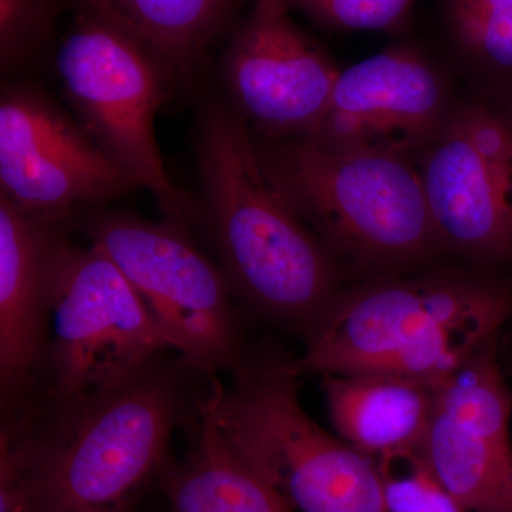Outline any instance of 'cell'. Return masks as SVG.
I'll return each mask as SVG.
<instances>
[{"mask_svg":"<svg viewBox=\"0 0 512 512\" xmlns=\"http://www.w3.org/2000/svg\"><path fill=\"white\" fill-rule=\"evenodd\" d=\"M50 393L55 402L130 382L170 349L140 296L93 245L64 237L50 275Z\"/></svg>","mask_w":512,"mask_h":512,"instance_id":"obj_8","label":"cell"},{"mask_svg":"<svg viewBox=\"0 0 512 512\" xmlns=\"http://www.w3.org/2000/svg\"><path fill=\"white\" fill-rule=\"evenodd\" d=\"M194 410L190 453L165 477L173 512L295 511L222 439L211 390L194 400Z\"/></svg>","mask_w":512,"mask_h":512,"instance_id":"obj_15","label":"cell"},{"mask_svg":"<svg viewBox=\"0 0 512 512\" xmlns=\"http://www.w3.org/2000/svg\"><path fill=\"white\" fill-rule=\"evenodd\" d=\"M454 46L485 79H512V0H441Z\"/></svg>","mask_w":512,"mask_h":512,"instance_id":"obj_18","label":"cell"},{"mask_svg":"<svg viewBox=\"0 0 512 512\" xmlns=\"http://www.w3.org/2000/svg\"><path fill=\"white\" fill-rule=\"evenodd\" d=\"M56 0H0V66L25 67L39 55L55 20Z\"/></svg>","mask_w":512,"mask_h":512,"instance_id":"obj_21","label":"cell"},{"mask_svg":"<svg viewBox=\"0 0 512 512\" xmlns=\"http://www.w3.org/2000/svg\"><path fill=\"white\" fill-rule=\"evenodd\" d=\"M239 0H76L77 12L119 23L153 47L188 80L200 67L215 37Z\"/></svg>","mask_w":512,"mask_h":512,"instance_id":"obj_17","label":"cell"},{"mask_svg":"<svg viewBox=\"0 0 512 512\" xmlns=\"http://www.w3.org/2000/svg\"><path fill=\"white\" fill-rule=\"evenodd\" d=\"M447 73L419 47L397 43L340 70L322 119L306 140L417 157L456 104Z\"/></svg>","mask_w":512,"mask_h":512,"instance_id":"obj_12","label":"cell"},{"mask_svg":"<svg viewBox=\"0 0 512 512\" xmlns=\"http://www.w3.org/2000/svg\"><path fill=\"white\" fill-rule=\"evenodd\" d=\"M387 512H467L420 451L379 460Z\"/></svg>","mask_w":512,"mask_h":512,"instance_id":"obj_19","label":"cell"},{"mask_svg":"<svg viewBox=\"0 0 512 512\" xmlns=\"http://www.w3.org/2000/svg\"><path fill=\"white\" fill-rule=\"evenodd\" d=\"M200 215L232 291L309 335L338 295V262L266 174L255 134L225 101L195 127Z\"/></svg>","mask_w":512,"mask_h":512,"instance_id":"obj_1","label":"cell"},{"mask_svg":"<svg viewBox=\"0 0 512 512\" xmlns=\"http://www.w3.org/2000/svg\"><path fill=\"white\" fill-rule=\"evenodd\" d=\"M225 389L212 380L222 439L301 512H387L375 458L332 436L299 403L295 360L244 355Z\"/></svg>","mask_w":512,"mask_h":512,"instance_id":"obj_5","label":"cell"},{"mask_svg":"<svg viewBox=\"0 0 512 512\" xmlns=\"http://www.w3.org/2000/svg\"><path fill=\"white\" fill-rule=\"evenodd\" d=\"M421 454L467 512H512L510 427L434 407Z\"/></svg>","mask_w":512,"mask_h":512,"instance_id":"obj_16","label":"cell"},{"mask_svg":"<svg viewBox=\"0 0 512 512\" xmlns=\"http://www.w3.org/2000/svg\"><path fill=\"white\" fill-rule=\"evenodd\" d=\"M291 12L286 0H255L222 63L229 106L261 140L308 136L340 73Z\"/></svg>","mask_w":512,"mask_h":512,"instance_id":"obj_11","label":"cell"},{"mask_svg":"<svg viewBox=\"0 0 512 512\" xmlns=\"http://www.w3.org/2000/svg\"><path fill=\"white\" fill-rule=\"evenodd\" d=\"M128 508H117V510H101V511H90V512H127Z\"/></svg>","mask_w":512,"mask_h":512,"instance_id":"obj_22","label":"cell"},{"mask_svg":"<svg viewBox=\"0 0 512 512\" xmlns=\"http://www.w3.org/2000/svg\"><path fill=\"white\" fill-rule=\"evenodd\" d=\"M56 70L73 116L101 150L156 197L167 220L188 227L194 207L171 183L156 136L158 111L180 82L173 67L119 23L77 12Z\"/></svg>","mask_w":512,"mask_h":512,"instance_id":"obj_6","label":"cell"},{"mask_svg":"<svg viewBox=\"0 0 512 512\" xmlns=\"http://www.w3.org/2000/svg\"><path fill=\"white\" fill-rule=\"evenodd\" d=\"M323 393L339 437L375 458L407 456L423 447L437 384L386 372L323 375Z\"/></svg>","mask_w":512,"mask_h":512,"instance_id":"obj_14","label":"cell"},{"mask_svg":"<svg viewBox=\"0 0 512 512\" xmlns=\"http://www.w3.org/2000/svg\"><path fill=\"white\" fill-rule=\"evenodd\" d=\"M72 114L30 83L0 99V195L20 210L74 221L137 190Z\"/></svg>","mask_w":512,"mask_h":512,"instance_id":"obj_10","label":"cell"},{"mask_svg":"<svg viewBox=\"0 0 512 512\" xmlns=\"http://www.w3.org/2000/svg\"><path fill=\"white\" fill-rule=\"evenodd\" d=\"M73 221L20 210L0 195V386L18 396L45 356L53 259Z\"/></svg>","mask_w":512,"mask_h":512,"instance_id":"obj_13","label":"cell"},{"mask_svg":"<svg viewBox=\"0 0 512 512\" xmlns=\"http://www.w3.org/2000/svg\"><path fill=\"white\" fill-rule=\"evenodd\" d=\"M416 161L441 247L483 264L512 259L511 101L490 90L457 100Z\"/></svg>","mask_w":512,"mask_h":512,"instance_id":"obj_9","label":"cell"},{"mask_svg":"<svg viewBox=\"0 0 512 512\" xmlns=\"http://www.w3.org/2000/svg\"><path fill=\"white\" fill-rule=\"evenodd\" d=\"M256 143L272 183L336 262L392 274L443 251L416 158L306 138Z\"/></svg>","mask_w":512,"mask_h":512,"instance_id":"obj_4","label":"cell"},{"mask_svg":"<svg viewBox=\"0 0 512 512\" xmlns=\"http://www.w3.org/2000/svg\"><path fill=\"white\" fill-rule=\"evenodd\" d=\"M74 220L72 227L133 285L185 367L212 376L238 365L244 353L231 302L234 291L220 264L197 248L185 225L100 208Z\"/></svg>","mask_w":512,"mask_h":512,"instance_id":"obj_7","label":"cell"},{"mask_svg":"<svg viewBox=\"0 0 512 512\" xmlns=\"http://www.w3.org/2000/svg\"><path fill=\"white\" fill-rule=\"evenodd\" d=\"M181 399L156 362L121 386L56 402L42 429L3 431L0 512L128 508L163 466Z\"/></svg>","mask_w":512,"mask_h":512,"instance_id":"obj_2","label":"cell"},{"mask_svg":"<svg viewBox=\"0 0 512 512\" xmlns=\"http://www.w3.org/2000/svg\"><path fill=\"white\" fill-rule=\"evenodd\" d=\"M511 311L510 289L480 276H380L336 295L295 367L299 375L386 372L439 384L497 338Z\"/></svg>","mask_w":512,"mask_h":512,"instance_id":"obj_3","label":"cell"},{"mask_svg":"<svg viewBox=\"0 0 512 512\" xmlns=\"http://www.w3.org/2000/svg\"><path fill=\"white\" fill-rule=\"evenodd\" d=\"M313 22L343 32H396L406 28L416 0H286Z\"/></svg>","mask_w":512,"mask_h":512,"instance_id":"obj_20","label":"cell"}]
</instances>
